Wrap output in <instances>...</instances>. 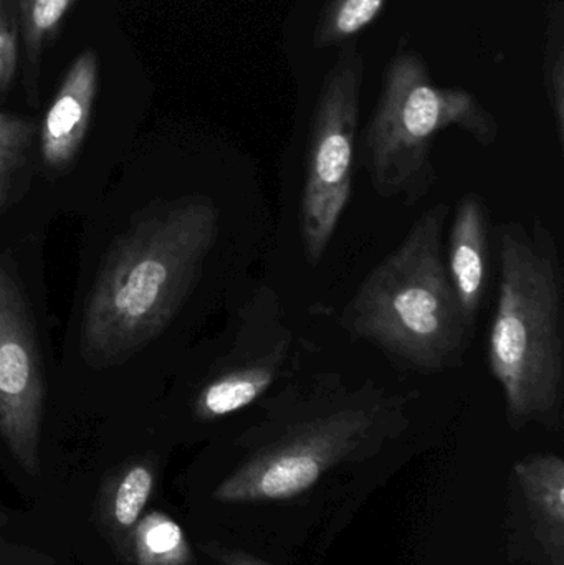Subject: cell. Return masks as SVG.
<instances>
[{
    "mask_svg": "<svg viewBox=\"0 0 564 565\" xmlns=\"http://www.w3.org/2000/svg\"><path fill=\"white\" fill-rule=\"evenodd\" d=\"M264 418L244 434L247 458L215 488L224 504L300 497L328 471L376 455L409 424V398L337 372L311 375L262 398Z\"/></svg>",
    "mask_w": 564,
    "mask_h": 565,
    "instance_id": "cell-1",
    "label": "cell"
},
{
    "mask_svg": "<svg viewBox=\"0 0 564 565\" xmlns=\"http://www.w3.org/2000/svg\"><path fill=\"white\" fill-rule=\"evenodd\" d=\"M219 235L204 195L166 202L113 245L83 315L92 365L121 364L166 331L188 301Z\"/></svg>",
    "mask_w": 564,
    "mask_h": 565,
    "instance_id": "cell-2",
    "label": "cell"
},
{
    "mask_svg": "<svg viewBox=\"0 0 564 565\" xmlns=\"http://www.w3.org/2000/svg\"><path fill=\"white\" fill-rule=\"evenodd\" d=\"M500 280L487 361L513 428L556 431L564 412V271L540 217L499 228Z\"/></svg>",
    "mask_w": 564,
    "mask_h": 565,
    "instance_id": "cell-3",
    "label": "cell"
},
{
    "mask_svg": "<svg viewBox=\"0 0 564 565\" xmlns=\"http://www.w3.org/2000/svg\"><path fill=\"white\" fill-rule=\"evenodd\" d=\"M449 205L437 202L361 281L340 324L354 341L380 349L391 362L421 374L462 364L476 329L454 291L443 235Z\"/></svg>",
    "mask_w": 564,
    "mask_h": 565,
    "instance_id": "cell-4",
    "label": "cell"
},
{
    "mask_svg": "<svg viewBox=\"0 0 564 565\" xmlns=\"http://www.w3.org/2000/svg\"><path fill=\"white\" fill-rule=\"evenodd\" d=\"M453 128L483 148L499 141L500 126L492 111L469 89L436 85L423 56L401 42L361 141V159L374 192L401 199L404 205L426 199L437 182L434 142Z\"/></svg>",
    "mask_w": 564,
    "mask_h": 565,
    "instance_id": "cell-5",
    "label": "cell"
},
{
    "mask_svg": "<svg viewBox=\"0 0 564 565\" xmlns=\"http://www.w3.org/2000/svg\"><path fill=\"white\" fill-rule=\"evenodd\" d=\"M363 79V55L354 43L344 45L315 106L300 201L301 248L310 267L323 260L353 195Z\"/></svg>",
    "mask_w": 564,
    "mask_h": 565,
    "instance_id": "cell-6",
    "label": "cell"
},
{
    "mask_svg": "<svg viewBox=\"0 0 564 565\" xmlns=\"http://www.w3.org/2000/svg\"><path fill=\"white\" fill-rule=\"evenodd\" d=\"M45 372L29 306L0 265V437L25 473H40Z\"/></svg>",
    "mask_w": 564,
    "mask_h": 565,
    "instance_id": "cell-7",
    "label": "cell"
},
{
    "mask_svg": "<svg viewBox=\"0 0 564 565\" xmlns=\"http://www.w3.org/2000/svg\"><path fill=\"white\" fill-rule=\"evenodd\" d=\"M237 351L212 375L194 401L198 420L212 422L245 411L270 394L287 374L294 334L281 322L277 296L262 289L248 308Z\"/></svg>",
    "mask_w": 564,
    "mask_h": 565,
    "instance_id": "cell-8",
    "label": "cell"
},
{
    "mask_svg": "<svg viewBox=\"0 0 564 565\" xmlns=\"http://www.w3.org/2000/svg\"><path fill=\"white\" fill-rule=\"evenodd\" d=\"M98 92V56L86 50L73 62L40 129V151L50 169L63 171L75 161L92 119Z\"/></svg>",
    "mask_w": 564,
    "mask_h": 565,
    "instance_id": "cell-9",
    "label": "cell"
},
{
    "mask_svg": "<svg viewBox=\"0 0 564 565\" xmlns=\"http://www.w3.org/2000/svg\"><path fill=\"white\" fill-rule=\"evenodd\" d=\"M490 217L479 194H466L450 225L446 267L464 318L476 329L489 285Z\"/></svg>",
    "mask_w": 564,
    "mask_h": 565,
    "instance_id": "cell-10",
    "label": "cell"
},
{
    "mask_svg": "<svg viewBox=\"0 0 564 565\" xmlns=\"http://www.w3.org/2000/svg\"><path fill=\"white\" fill-rule=\"evenodd\" d=\"M515 477L540 543L553 563L564 557V461L553 454L533 455L515 465Z\"/></svg>",
    "mask_w": 564,
    "mask_h": 565,
    "instance_id": "cell-11",
    "label": "cell"
},
{
    "mask_svg": "<svg viewBox=\"0 0 564 565\" xmlns=\"http://www.w3.org/2000/svg\"><path fill=\"white\" fill-rule=\"evenodd\" d=\"M155 483V467L142 460L123 467L103 488L102 523L113 546L125 559H129L132 531L145 514Z\"/></svg>",
    "mask_w": 564,
    "mask_h": 565,
    "instance_id": "cell-12",
    "label": "cell"
},
{
    "mask_svg": "<svg viewBox=\"0 0 564 565\" xmlns=\"http://www.w3.org/2000/svg\"><path fill=\"white\" fill-rule=\"evenodd\" d=\"M129 561L135 565H191V544L182 527L162 511L142 514L131 536Z\"/></svg>",
    "mask_w": 564,
    "mask_h": 565,
    "instance_id": "cell-13",
    "label": "cell"
},
{
    "mask_svg": "<svg viewBox=\"0 0 564 565\" xmlns=\"http://www.w3.org/2000/svg\"><path fill=\"white\" fill-rule=\"evenodd\" d=\"M386 0H328L313 33L317 50L353 43L363 30L376 22Z\"/></svg>",
    "mask_w": 564,
    "mask_h": 565,
    "instance_id": "cell-14",
    "label": "cell"
},
{
    "mask_svg": "<svg viewBox=\"0 0 564 565\" xmlns=\"http://www.w3.org/2000/svg\"><path fill=\"white\" fill-rule=\"evenodd\" d=\"M546 96L552 109L558 142L564 148V7L563 0H550L543 60Z\"/></svg>",
    "mask_w": 564,
    "mask_h": 565,
    "instance_id": "cell-15",
    "label": "cell"
},
{
    "mask_svg": "<svg viewBox=\"0 0 564 565\" xmlns=\"http://www.w3.org/2000/svg\"><path fill=\"white\" fill-rule=\"evenodd\" d=\"M73 2L75 0H19L23 42L33 66L39 63L43 43L58 29Z\"/></svg>",
    "mask_w": 564,
    "mask_h": 565,
    "instance_id": "cell-16",
    "label": "cell"
},
{
    "mask_svg": "<svg viewBox=\"0 0 564 565\" xmlns=\"http://www.w3.org/2000/svg\"><path fill=\"white\" fill-rule=\"evenodd\" d=\"M35 131L29 119L0 113V209L7 204L10 179L32 145Z\"/></svg>",
    "mask_w": 564,
    "mask_h": 565,
    "instance_id": "cell-17",
    "label": "cell"
},
{
    "mask_svg": "<svg viewBox=\"0 0 564 565\" xmlns=\"http://www.w3.org/2000/svg\"><path fill=\"white\" fill-rule=\"evenodd\" d=\"M17 68V33L9 15H0V92L9 88Z\"/></svg>",
    "mask_w": 564,
    "mask_h": 565,
    "instance_id": "cell-18",
    "label": "cell"
},
{
    "mask_svg": "<svg viewBox=\"0 0 564 565\" xmlns=\"http://www.w3.org/2000/svg\"><path fill=\"white\" fill-rule=\"evenodd\" d=\"M209 554L217 565H274L254 554L241 550H227V547H209Z\"/></svg>",
    "mask_w": 564,
    "mask_h": 565,
    "instance_id": "cell-19",
    "label": "cell"
},
{
    "mask_svg": "<svg viewBox=\"0 0 564 565\" xmlns=\"http://www.w3.org/2000/svg\"><path fill=\"white\" fill-rule=\"evenodd\" d=\"M6 3H3V0H0V15H6Z\"/></svg>",
    "mask_w": 564,
    "mask_h": 565,
    "instance_id": "cell-20",
    "label": "cell"
},
{
    "mask_svg": "<svg viewBox=\"0 0 564 565\" xmlns=\"http://www.w3.org/2000/svg\"><path fill=\"white\" fill-rule=\"evenodd\" d=\"M6 523H7L6 514L0 513V527H2L3 524H6Z\"/></svg>",
    "mask_w": 564,
    "mask_h": 565,
    "instance_id": "cell-21",
    "label": "cell"
}]
</instances>
